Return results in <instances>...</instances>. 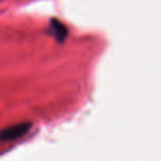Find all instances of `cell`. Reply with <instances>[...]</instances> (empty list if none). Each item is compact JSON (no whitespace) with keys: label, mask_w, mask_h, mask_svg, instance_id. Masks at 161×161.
I'll return each instance as SVG.
<instances>
[{"label":"cell","mask_w":161,"mask_h":161,"mask_svg":"<svg viewBox=\"0 0 161 161\" xmlns=\"http://www.w3.org/2000/svg\"><path fill=\"white\" fill-rule=\"evenodd\" d=\"M32 127L31 123H21L18 125H14L11 127H8L1 131L0 140L1 142H7V141L16 140L18 138H21L25 135H27L30 131Z\"/></svg>","instance_id":"6da1fadb"},{"label":"cell","mask_w":161,"mask_h":161,"mask_svg":"<svg viewBox=\"0 0 161 161\" xmlns=\"http://www.w3.org/2000/svg\"><path fill=\"white\" fill-rule=\"evenodd\" d=\"M50 34L58 41V43H63L65 39L69 36V30L67 28L63 25L62 22L58 20V19H51L50 20L49 30H47Z\"/></svg>","instance_id":"7a4b0ae2"}]
</instances>
